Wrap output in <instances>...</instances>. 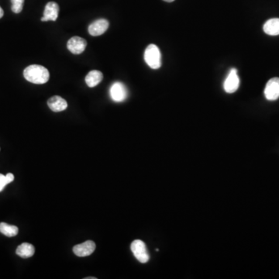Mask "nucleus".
<instances>
[{"label": "nucleus", "instance_id": "f257e3e1", "mask_svg": "<svg viewBox=\"0 0 279 279\" xmlns=\"http://www.w3.org/2000/svg\"><path fill=\"white\" fill-rule=\"evenodd\" d=\"M23 76L26 80L31 83L41 85L49 81V71L45 67L39 65H32L23 71Z\"/></svg>", "mask_w": 279, "mask_h": 279}, {"label": "nucleus", "instance_id": "f03ea898", "mask_svg": "<svg viewBox=\"0 0 279 279\" xmlns=\"http://www.w3.org/2000/svg\"><path fill=\"white\" fill-rule=\"evenodd\" d=\"M145 61L150 69H158L162 66V55L158 46L150 44L145 52Z\"/></svg>", "mask_w": 279, "mask_h": 279}, {"label": "nucleus", "instance_id": "7ed1b4c3", "mask_svg": "<svg viewBox=\"0 0 279 279\" xmlns=\"http://www.w3.org/2000/svg\"><path fill=\"white\" fill-rule=\"evenodd\" d=\"M130 248L137 260H139L142 264H145L149 261L150 256H149V252L147 250L145 242H142L141 240H136L133 242V243H131Z\"/></svg>", "mask_w": 279, "mask_h": 279}, {"label": "nucleus", "instance_id": "20e7f679", "mask_svg": "<svg viewBox=\"0 0 279 279\" xmlns=\"http://www.w3.org/2000/svg\"><path fill=\"white\" fill-rule=\"evenodd\" d=\"M239 86L240 78L238 75V70L232 69L224 82V90L227 93H234L238 90Z\"/></svg>", "mask_w": 279, "mask_h": 279}, {"label": "nucleus", "instance_id": "39448f33", "mask_svg": "<svg viewBox=\"0 0 279 279\" xmlns=\"http://www.w3.org/2000/svg\"><path fill=\"white\" fill-rule=\"evenodd\" d=\"M264 95L269 101L277 100L279 98V78L270 79L266 84Z\"/></svg>", "mask_w": 279, "mask_h": 279}, {"label": "nucleus", "instance_id": "423d86ee", "mask_svg": "<svg viewBox=\"0 0 279 279\" xmlns=\"http://www.w3.org/2000/svg\"><path fill=\"white\" fill-rule=\"evenodd\" d=\"M111 97L116 103L125 100L128 97V90L124 84L119 82L112 84L111 88Z\"/></svg>", "mask_w": 279, "mask_h": 279}, {"label": "nucleus", "instance_id": "0eeeda50", "mask_svg": "<svg viewBox=\"0 0 279 279\" xmlns=\"http://www.w3.org/2000/svg\"><path fill=\"white\" fill-rule=\"evenodd\" d=\"M95 250V243L93 241H87L84 243L77 244L73 247V252L76 256L87 257L90 256Z\"/></svg>", "mask_w": 279, "mask_h": 279}, {"label": "nucleus", "instance_id": "6e6552de", "mask_svg": "<svg viewBox=\"0 0 279 279\" xmlns=\"http://www.w3.org/2000/svg\"><path fill=\"white\" fill-rule=\"evenodd\" d=\"M87 42L83 38L73 37L68 41L67 48L74 55H80L86 50Z\"/></svg>", "mask_w": 279, "mask_h": 279}, {"label": "nucleus", "instance_id": "1a4fd4ad", "mask_svg": "<svg viewBox=\"0 0 279 279\" xmlns=\"http://www.w3.org/2000/svg\"><path fill=\"white\" fill-rule=\"evenodd\" d=\"M109 23L108 20L106 19H99L94 21L93 23L89 26L88 31L90 35L93 37L100 36L103 35L108 29Z\"/></svg>", "mask_w": 279, "mask_h": 279}, {"label": "nucleus", "instance_id": "9d476101", "mask_svg": "<svg viewBox=\"0 0 279 279\" xmlns=\"http://www.w3.org/2000/svg\"><path fill=\"white\" fill-rule=\"evenodd\" d=\"M59 6L55 2H49L46 5L44 9V17L41 21H56L58 18Z\"/></svg>", "mask_w": 279, "mask_h": 279}, {"label": "nucleus", "instance_id": "9b49d317", "mask_svg": "<svg viewBox=\"0 0 279 279\" xmlns=\"http://www.w3.org/2000/svg\"><path fill=\"white\" fill-rule=\"evenodd\" d=\"M48 105L49 108L56 112H61L68 108L67 101L58 95H55L48 99Z\"/></svg>", "mask_w": 279, "mask_h": 279}, {"label": "nucleus", "instance_id": "f8f14e48", "mask_svg": "<svg viewBox=\"0 0 279 279\" xmlns=\"http://www.w3.org/2000/svg\"><path fill=\"white\" fill-rule=\"evenodd\" d=\"M264 33L271 36L279 35V18L268 19L263 27Z\"/></svg>", "mask_w": 279, "mask_h": 279}, {"label": "nucleus", "instance_id": "ddd939ff", "mask_svg": "<svg viewBox=\"0 0 279 279\" xmlns=\"http://www.w3.org/2000/svg\"><path fill=\"white\" fill-rule=\"evenodd\" d=\"M103 79V73L99 72V71L93 70L86 75V85L90 88L95 87L102 82Z\"/></svg>", "mask_w": 279, "mask_h": 279}, {"label": "nucleus", "instance_id": "4468645a", "mask_svg": "<svg viewBox=\"0 0 279 279\" xmlns=\"http://www.w3.org/2000/svg\"><path fill=\"white\" fill-rule=\"evenodd\" d=\"M16 253L18 256L23 259H28L35 255V248L31 243H23L17 248Z\"/></svg>", "mask_w": 279, "mask_h": 279}, {"label": "nucleus", "instance_id": "2eb2a0df", "mask_svg": "<svg viewBox=\"0 0 279 279\" xmlns=\"http://www.w3.org/2000/svg\"><path fill=\"white\" fill-rule=\"evenodd\" d=\"M19 229L18 226L6 223H0V233H2L3 235L6 236L8 238H13L18 235Z\"/></svg>", "mask_w": 279, "mask_h": 279}, {"label": "nucleus", "instance_id": "dca6fc26", "mask_svg": "<svg viewBox=\"0 0 279 279\" xmlns=\"http://www.w3.org/2000/svg\"><path fill=\"white\" fill-rule=\"evenodd\" d=\"M12 11L15 14H19L23 10L24 0H11Z\"/></svg>", "mask_w": 279, "mask_h": 279}, {"label": "nucleus", "instance_id": "f3484780", "mask_svg": "<svg viewBox=\"0 0 279 279\" xmlns=\"http://www.w3.org/2000/svg\"><path fill=\"white\" fill-rule=\"evenodd\" d=\"M9 184L7 179H6V175L0 174V192H2L4 188L6 187V185Z\"/></svg>", "mask_w": 279, "mask_h": 279}, {"label": "nucleus", "instance_id": "a211bd4d", "mask_svg": "<svg viewBox=\"0 0 279 279\" xmlns=\"http://www.w3.org/2000/svg\"><path fill=\"white\" fill-rule=\"evenodd\" d=\"M6 179H7L8 183L9 184L11 183L12 182H14V174H12V173H8L7 175H6Z\"/></svg>", "mask_w": 279, "mask_h": 279}, {"label": "nucleus", "instance_id": "6ab92c4d", "mask_svg": "<svg viewBox=\"0 0 279 279\" xmlns=\"http://www.w3.org/2000/svg\"><path fill=\"white\" fill-rule=\"evenodd\" d=\"M3 15H4L3 10H2V7L0 6V19H1V18H2V17H3Z\"/></svg>", "mask_w": 279, "mask_h": 279}, {"label": "nucleus", "instance_id": "aec40b11", "mask_svg": "<svg viewBox=\"0 0 279 279\" xmlns=\"http://www.w3.org/2000/svg\"><path fill=\"white\" fill-rule=\"evenodd\" d=\"M164 1H165V2H174L175 0H164Z\"/></svg>", "mask_w": 279, "mask_h": 279}, {"label": "nucleus", "instance_id": "412c9836", "mask_svg": "<svg viewBox=\"0 0 279 279\" xmlns=\"http://www.w3.org/2000/svg\"><path fill=\"white\" fill-rule=\"evenodd\" d=\"M85 279H96V278L88 277V278H85Z\"/></svg>", "mask_w": 279, "mask_h": 279}]
</instances>
